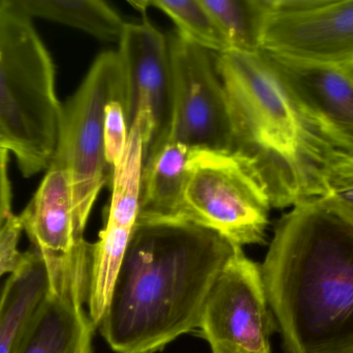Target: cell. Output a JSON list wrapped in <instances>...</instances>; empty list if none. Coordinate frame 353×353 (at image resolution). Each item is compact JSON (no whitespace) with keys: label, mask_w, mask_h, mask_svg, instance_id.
Instances as JSON below:
<instances>
[{"label":"cell","mask_w":353,"mask_h":353,"mask_svg":"<svg viewBox=\"0 0 353 353\" xmlns=\"http://www.w3.org/2000/svg\"><path fill=\"white\" fill-rule=\"evenodd\" d=\"M236 245L182 220L137 221L99 331L116 353H155L197 329Z\"/></svg>","instance_id":"6da1fadb"},{"label":"cell","mask_w":353,"mask_h":353,"mask_svg":"<svg viewBox=\"0 0 353 353\" xmlns=\"http://www.w3.org/2000/svg\"><path fill=\"white\" fill-rule=\"evenodd\" d=\"M261 267L288 353H353V226L321 198L278 221Z\"/></svg>","instance_id":"7a4b0ae2"},{"label":"cell","mask_w":353,"mask_h":353,"mask_svg":"<svg viewBox=\"0 0 353 353\" xmlns=\"http://www.w3.org/2000/svg\"><path fill=\"white\" fill-rule=\"evenodd\" d=\"M88 263L48 271L49 287L37 307L18 353H92L94 331L87 303Z\"/></svg>","instance_id":"7c38bea8"},{"label":"cell","mask_w":353,"mask_h":353,"mask_svg":"<svg viewBox=\"0 0 353 353\" xmlns=\"http://www.w3.org/2000/svg\"><path fill=\"white\" fill-rule=\"evenodd\" d=\"M128 134L130 128L126 122L123 105L119 101L111 102L105 108L103 141L105 161L112 171L123 157L128 145Z\"/></svg>","instance_id":"44dd1931"},{"label":"cell","mask_w":353,"mask_h":353,"mask_svg":"<svg viewBox=\"0 0 353 353\" xmlns=\"http://www.w3.org/2000/svg\"><path fill=\"white\" fill-rule=\"evenodd\" d=\"M41 184L19 215L23 232L47 267L90 258V244L77 231L72 182L68 169L52 160Z\"/></svg>","instance_id":"5bb4252c"},{"label":"cell","mask_w":353,"mask_h":353,"mask_svg":"<svg viewBox=\"0 0 353 353\" xmlns=\"http://www.w3.org/2000/svg\"><path fill=\"white\" fill-rule=\"evenodd\" d=\"M0 147L8 149L10 151H12L8 134H6V130H4L3 126H2L1 122H0Z\"/></svg>","instance_id":"cb8c5ba5"},{"label":"cell","mask_w":353,"mask_h":353,"mask_svg":"<svg viewBox=\"0 0 353 353\" xmlns=\"http://www.w3.org/2000/svg\"><path fill=\"white\" fill-rule=\"evenodd\" d=\"M10 151L0 147V234L14 216L12 213V187L8 176Z\"/></svg>","instance_id":"603a6c76"},{"label":"cell","mask_w":353,"mask_h":353,"mask_svg":"<svg viewBox=\"0 0 353 353\" xmlns=\"http://www.w3.org/2000/svg\"><path fill=\"white\" fill-rule=\"evenodd\" d=\"M125 81L117 52L99 54L72 97L62 105L59 137L53 159L70 174L77 231L85 228L101 189L113 171L105 155V108L124 105Z\"/></svg>","instance_id":"8992f818"},{"label":"cell","mask_w":353,"mask_h":353,"mask_svg":"<svg viewBox=\"0 0 353 353\" xmlns=\"http://www.w3.org/2000/svg\"><path fill=\"white\" fill-rule=\"evenodd\" d=\"M259 47L280 61L353 68V0H259Z\"/></svg>","instance_id":"52a82bcc"},{"label":"cell","mask_w":353,"mask_h":353,"mask_svg":"<svg viewBox=\"0 0 353 353\" xmlns=\"http://www.w3.org/2000/svg\"><path fill=\"white\" fill-rule=\"evenodd\" d=\"M49 287L43 257L30 249L0 290V353H18L29 323Z\"/></svg>","instance_id":"2e32d148"},{"label":"cell","mask_w":353,"mask_h":353,"mask_svg":"<svg viewBox=\"0 0 353 353\" xmlns=\"http://www.w3.org/2000/svg\"><path fill=\"white\" fill-rule=\"evenodd\" d=\"M272 205L253 164L236 151L191 149L178 220L232 244L263 245Z\"/></svg>","instance_id":"5b68a950"},{"label":"cell","mask_w":353,"mask_h":353,"mask_svg":"<svg viewBox=\"0 0 353 353\" xmlns=\"http://www.w3.org/2000/svg\"><path fill=\"white\" fill-rule=\"evenodd\" d=\"M22 233L20 218L14 215L0 234V280L10 275L20 263L23 253L19 251V242Z\"/></svg>","instance_id":"7402d4cb"},{"label":"cell","mask_w":353,"mask_h":353,"mask_svg":"<svg viewBox=\"0 0 353 353\" xmlns=\"http://www.w3.org/2000/svg\"><path fill=\"white\" fill-rule=\"evenodd\" d=\"M350 70H353V68H350Z\"/></svg>","instance_id":"d4e9b609"},{"label":"cell","mask_w":353,"mask_h":353,"mask_svg":"<svg viewBox=\"0 0 353 353\" xmlns=\"http://www.w3.org/2000/svg\"><path fill=\"white\" fill-rule=\"evenodd\" d=\"M147 4L165 12L175 23L176 32L183 39L217 54L232 52L201 0H150Z\"/></svg>","instance_id":"ac0fdd59"},{"label":"cell","mask_w":353,"mask_h":353,"mask_svg":"<svg viewBox=\"0 0 353 353\" xmlns=\"http://www.w3.org/2000/svg\"><path fill=\"white\" fill-rule=\"evenodd\" d=\"M321 198L353 226V157L332 151L321 172Z\"/></svg>","instance_id":"ffe728a7"},{"label":"cell","mask_w":353,"mask_h":353,"mask_svg":"<svg viewBox=\"0 0 353 353\" xmlns=\"http://www.w3.org/2000/svg\"><path fill=\"white\" fill-rule=\"evenodd\" d=\"M167 39L172 76L168 132L189 149L232 151L230 104L210 51L176 31Z\"/></svg>","instance_id":"9c48e42d"},{"label":"cell","mask_w":353,"mask_h":353,"mask_svg":"<svg viewBox=\"0 0 353 353\" xmlns=\"http://www.w3.org/2000/svg\"><path fill=\"white\" fill-rule=\"evenodd\" d=\"M61 112L55 66L31 19L0 0V122L25 178L49 168Z\"/></svg>","instance_id":"277c9868"},{"label":"cell","mask_w":353,"mask_h":353,"mask_svg":"<svg viewBox=\"0 0 353 353\" xmlns=\"http://www.w3.org/2000/svg\"><path fill=\"white\" fill-rule=\"evenodd\" d=\"M125 81L124 112L128 128L139 124L144 160L168 132L172 114V76L168 39L145 18L126 23L117 52Z\"/></svg>","instance_id":"30bf717a"},{"label":"cell","mask_w":353,"mask_h":353,"mask_svg":"<svg viewBox=\"0 0 353 353\" xmlns=\"http://www.w3.org/2000/svg\"><path fill=\"white\" fill-rule=\"evenodd\" d=\"M269 59L314 132L332 149L353 157V70Z\"/></svg>","instance_id":"4fadbf2b"},{"label":"cell","mask_w":353,"mask_h":353,"mask_svg":"<svg viewBox=\"0 0 353 353\" xmlns=\"http://www.w3.org/2000/svg\"><path fill=\"white\" fill-rule=\"evenodd\" d=\"M284 353H288V352H284Z\"/></svg>","instance_id":"484cf974"},{"label":"cell","mask_w":353,"mask_h":353,"mask_svg":"<svg viewBox=\"0 0 353 353\" xmlns=\"http://www.w3.org/2000/svg\"><path fill=\"white\" fill-rule=\"evenodd\" d=\"M144 165L142 134L137 122L130 128L123 157L112 175V196L105 228L90 246L87 304L93 327H99L111 298L116 276L140 211Z\"/></svg>","instance_id":"8fae6325"},{"label":"cell","mask_w":353,"mask_h":353,"mask_svg":"<svg viewBox=\"0 0 353 353\" xmlns=\"http://www.w3.org/2000/svg\"><path fill=\"white\" fill-rule=\"evenodd\" d=\"M230 104L232 151L254 166L272 207L319 198L321 172L332 149L305 120L273 62L261 52L216 55Z\"/></svg>","instance_id":"3957f363"},{"label":"cell","mask_w":353,"mask_h":353,"mask_svg":"<svg viewBox=\"0 0 353 353\" xmlns=\"http://www.w3.org/2000/svg\"><path fill=\"white\" fill-rule=\"evenodd\" d=\"M28 18H41L85 31L101 41L119 43L126 23L101 0H3Z\"/></svg>","instance_id":"e0dca14e"},{"label":"cell","mask_w":353,"mask_h":353,"mask_svg":"<svg viewBox=\"0 0 353 353\" xmlns=\"http://www.w3.org/2000/svg\"><path fill=\"white\" fill-rule=\"evenodd\" d=\"M190 149L170 132L150 147L143 165L138 219L178 220Z\"/></svg>","instance_id":"9a60e30c"},{"label":"cell","mask_w":353,"mask_h":353,"mask_svg":"<svg viewBox=\"0 0 353 353\" xmlns=\"http://www.w3.org/2000/svg\"><path fill=\"white\" fill-rule=\"evenodd\" d=\"M234 52H259V0H201Z\"/></svg>","instance_id":"d6986e66"},{"label":"cell","mask_w":353,"mask_h":353,"mask_svg":"<svg viewBox=\"0 0 353 353\" xmlns=\"http://www.w3.org/2000/svg\"><path fill=\"white\" fill-rule=\"evenodd\" d=\"M213 353H273L271 336L277 323L268 302L261 267L242 247L218 276L199 325Z\"/></svg>","instance_id":"ba28073f"}]
</instances>
